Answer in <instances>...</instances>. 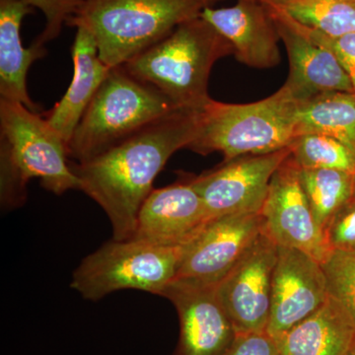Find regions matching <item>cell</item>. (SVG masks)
I'll list each match as a JSON object with an SVG mask.
<instances>
[{
    "label": "cell",
    "mask_w": 355,
    "mask_h": 355,
    "mask_svg": "<svg viewBox=\"0 0 355 355\" xmlns=\"http://www.w3.org/2000/svg\"><path fill=\"white\" fill-rule=\"evenodd\" d=\"M322 266L329 293L347 310L355 326V251H331Z\"/></svg>",
    "instance_id": "cb8c5ba5"
},
{
    "label": "cell",
    "mask_w": 355,
    "mask_h": 355,
    "mask_svg": "<svg viewBox=\"0 0 355 355\" xmlns=\"http://www.w3.org/2000/svg\"><path fill=\"white\" fill-rule=\"evenodd\" d=\"M300 24L331 37L355 33V0H261Z\"/></svg>",
    "instance_id": "44dd1931"
},
{
    "label": "cell",
    "mask_w": 355,
    "mask_h": 355,
    "mask_svg": "<svg viewBox=\"0 0 355 355\" xmlns=\"http://www.w3.org/2000/svg\"><path fill=\"white\" fill-rule=\"evenodd\" d=\"M299 177L313 216L323 231L336 212L354 197V175L331 169H300Z\"/></svg>",
    "instance_id": "7402d4cb"
},
{
    "label": "cell",
    "mask_w": 355,
    "mask_h": 355,
    "mask_svg": "<svg viewBox=\"0 0 355 355\" xmlns=\"http://www.w3.org/2000/svg\"><path fill=\"white\" fill-rule=\"evenodd\" d=\"M33 12L23 0H0V99L22 103L32 111L38 106L27 90V76L33 62L46 55V48L33 42L26 49L21 39V25Z\"/></svg>",
    "instance_id": "ac0fdd59"
},
{
    "label": "cell",
    "mask_w": 355,
    "mask_h": 355,
    "mask_svg": "<svg viewBox=\"0 0 355 355\" xmlns=\"http://www.w3.org/2000/svg\"><path fill=\"white\" fill-rule=\"evenodd\" d=\"M268 7L288 57L289 74L284 86L296 101L333 91L355 93L349 74L334 53L305 36L288 14Z\"/></svg>",
    "instance_id": "5bb4252c"
},
{
    "label": "cell",
    "mask_w": 355,
    "mask_h": 355,
    "mask_svg": "<svg viewBox=\"0 0 355 355\" xmlns=\"http://www.w3.org/2000/svg\"><path fill=\"white\" fill-rule=\"evenodd\" d=\"M31 7H36L43 12L46 25L43 32L35 39V43L46 46V43L57 39L62 26L76 15L81 0H23Z\"/></svg>",
    "instance_id": "d4e9b609"
},
{
    "label": "cell",
    "mask_w": 355,
    "mask_h": 355,
    "mask_svg": "<svg viewBox=\"0 0 355 355\" xmlns=\"http://www.w3.org/2000/svg\"><path fill=\"white\" fill-rule=\"evenodd\" d=\"M289 155L287 147L272 153L240 156L189 179L202 198L209 219L258 214L273 174Z\"/></svg>",
    "instance_id": "ba28073f"
},
{
    "label": "cell",
    "mask_w": 355,
    "mask_h": 355,
    "mask_svg": "<svg viewBox=\"0 0 355 355\" xmlns=\"http://www.w3.org/2000/svg\"><path fill=\"white\" fill-rule=\"evenodd\" d=\"M202 109L178 108L85 162H69L80 191L109 217L114 240L132 238L142 205L171 156L197 137Z\"/></svg>",
    "instance_id": "6da1fadb"
},
{
    "label": "cell",
    "mask_w": 355,
    "mask_h": 355,
    "mask_svg": "<svg viewBox=\"0 0 355 355\" xmlns=\"http://www.w3.org/2000/svg\"><path fill=\"white\" fill-rule=\"evenodd\" d=\"M71 53L73 60L71 83L64 97L46 116L67 146L89 104L111 69L100 58L94 36L85 27H76Z\"/></svg>",
    "instance_id": "e0dca14e"
},
{
    "label": "cell",
    "mask_w": 355,
    "mask_h": 355,
    "mask_svg": "<svg viewBox=\"0 0 355 355\" xmlns=\"http://www.w3.org/2000/svg\"><path fill=\"white\" fill-rule=\"evenodd\" d=\"M181 247H162L130 238L112 240L88 254L70 286L86 300H101L123 289L160 295L176 279Z\"/></svg>",
    "instance_id": "52a82bcc"
},
{
    "label": "cell",
    "mask_w": 355,
    "mask_h": 355,
    "mask_svg": "<svg viewBox=\"0 0 355 355\" xmlns=\"http://www.w3.org/2000/svg\"><path fill=\"white\" fill-rule=\"evenodd\" d=\"M322 133L355 148V93L333 91L299 103L295 137Z\"/></svg>",
    "instance_id": "ffe728a7"
},
{
    "label": "cell",
    "mask_w": 355,
    "mask_h": 355,
    "mask_svg": "<svg viewBox=\"0 0 355 355\" xmlns=\"http://www.w3.org/2000/svg\"><path fill=\"white\" fill-rule=\"evenodd\" d=\"M205 7L207 0H81L67 25L92 33L100 58L112 69L200 17Z\"/></svg>",
    "instance_id": "3957f363"
},
{
    "label": "cell",
    "mask_w": 355,
    "mask_h": 355,
    "mask_svg": "<svg viewBox=\"0 0 355 355\" xmlns=\"http://www.w3.org/2000/svg\"><path fill=\"white\" fill-rule=\"evenodd\" d=\"M229 55H233L232 46L200 16L178 26L123 67L179 108L200 110L211 99L207 88L212 67Z\"/></svg>",
    "instance_id": "7a4b0ae2"
},
{
    "label": "cell",
    "mask_w": 355,
    "mask_h": 355,
    "mask_svg": "<svg viewBox=\"0 0 355 355\" xmlns=\"http://www.w3.org/2000/svg\"><path fill=\"white\" fill-rule=\"evenodd\" d=\"M178 108L123 65L112 67L74 130L69 157L77 163L90 160Z\"/></svg>",
    "instance_id": "8992f818"
},
{
    "label": "cell",
    "mask_w": 355,
    "mask_h": 355,
    "mask_svg": "<svg viewBox=\"0 0 355 355\" xmlns=\"http://www.w3.org/2000/svg\"><path fill=\"white\" fill-rule=\"evenodd\" d=\"M200 17L227 40L241 64L259 69L280 62L279 35L268 7L256 0H237L224 8L205 7Z\"/></svg>",
    "instance_id": "2e32d148"
},
{
    "label": "cell",
    "mask_w": 355,
    "mask_h": 355,
    "mask_svg": "<svg viewBox=\"0 0 355 355\" xmlns=\"http://www.w3.org/2000/svg\"><path fill=\"white\" fill-rule=\"evenodd\" d=\"M277 248L263 231L216 286L217 296L237 335L266 331Z\"/></svg>",
    "instance_id": "30bf717a"
},
{
    "label": "cell",
    "mask_w": 355,
    "mask_h": 355,
    "mask_svg": "<svg viewBox=\"0 0 355 355\" xmlns=\"http://www.w3.org/2000/svg\"><path fill=\"white\" fill-rule=\"evenodd\" d=\"M298 104L284 86L250 104L210 99L202 110L197 137L188 149L202 155L220 153L228 161L287 148L295 137Z\"/></svg>",
    "instance_id": "5b68a950"
},
{
    "label": "cell",
    "mask_w": 355,
    "mask_h": 355,
    "mask_svg": "<svg viewBox=\"0 0 355 355\" xmlns=\"http://www.w3.org/2000/svg\"><path fill=\"white\" fill-rule=\"evenodd\" d=\"M69 158L67 142L46 118L22 103L0 99L2 198L24 200L33 178L55 195L80 191Z\"/></svg>",
    "instance_id": "277c9868"
},
{
    "label": "cell",
    "mask_w": 355,
    "mask_h": 355,
    "mask_svg": "<svg viewBox=\"0 0 355 355\" xmlns=\"http://www.w3.org/2000/svg\"><path fill=\"white\" fill-rule=\"evenodd\" d=\"M263 229L261 212L210 219L182 246L176 279L217 286L241 260Z\"/></svg>",
    "instance_id": "9c48e42d"
},
{
    "label": "cell",
    "mask_w": 355,
    "mask_h": 355,
    "mask_svg": "<svg viewBox=\"0 0 355 355\" xmlns=\"http://www.w3.org/2000/svg\"><path fill=\"white\" fill-rule=\"evenodd\" d=\"M225 355H280L279 342L266 331L238 334Z\"/></svg>",
    "instance_id": "83f0119b"
},
{
    "label": "cell",
    "mask_w": 355,
    "mask_h": 355,
    "mask_svg": "<svg viewBox=\"0 0 355 355\" xmlns=\"http://www.w3.org/2000/svg\"><path fill=\"white\" fill-rule=\"evenodd\" d=\"M291 156L300 169H331L355 172V148L342 140L322 135L302 133L292 140Z\"/></svg>",
    "instance_id": "603a6c76"
},
{
    "label": "cell",
    "mask_w": 355,
    "mask_h": 355,
    "mask_svg": "<svg viewBox=\"0 0 355 355\" xmlns=\"http://www.w3.org/2000/svg\"><path fill=\"white\" fill-rule=\"evenodd\" d=\"M161 296L176 308L180 336L174 355H225L236 331L216 293V286L175 279Z\"/></svg>",
    "instance_id": "4fadbf2b"
},
{
    "label": "cell",
    "mask_w": 355,
    "mask_h": 355,
    "mask_svg": "<svg viewBox=\"0 0 355 355\" xmlns=\"http://www.w3.org/2000/svg\"><path fill=\"white\" fill-rule=\"evenodd\" d=\"M329 252L355 251V196L338 210L324 230Z\"/></svg>",
    "instance_id": "484cf974"
},
{
    "label": "cell",
    "mask_w": 355,
    "mask_h": 355,
    "mask_svg": "<svg viewBox=\"0 0 355 355\" xmlns=\"http://www.w3.org/2000/svg\"><path fill=\"white\" fill-rule=\"evenodd\" d=\"M294 20V19H293ZM298 29L315 43L328 49L338 58L349 74L355 92V33L340 37H331L317 30L311 29L294 20Z\"/></svg>",
    "instance_id": "4316f807"
},
{
    "label": "cell",
    "mask_w": 355,
    "mask_h": 355,
    "mask_svg": "<svg viewBox=\"0 0 355 355\" xmlns=\"http://www.w3.org/2000/svg\"><path fill=\"white\" fill-rule=\"evenodd\" d=\"M261 214L263 231L277 246L300 250L321 263L330 253L291 155L273 174Z\"/></svg>",
    "instance_id": "8fae6325"
},
{
    "label": "cell",
    "mask_w": 355,
    "mask_h": 355,
    "mask_svg": "<svg viewBox=\"0 0 355 355\" xmlns=\"http://www.w3.org/2000/svg\"><path fill=\"white\" fill-rule=\"evenodd\" d=\"M277 342L280 355H345L355 342V326L343 306L329 295Z\"/></svg>",
    "instance_id": "d6986e66"
},
{
    "label": "cell",
    "mask_w": 355,
    "mask_h": 355,
    "mask_svg": "<svg viewBox=\"0 0 355 355\" xmlns=\"http://www.w3.org/2000/svg\"><path fill=\"white\" fill-rule=\"evenodd\" d=\"M218 1H222V0H207V6H209V7H211L212 6H214V4H216V2ZM256 1L261 2V0H256Z\"/></svg>",
    "instance_id": "f1b7e54d"
},
{
    "label": "cell",
    "mask_w": 355,
    "mask_h": 355,
    "mask_svg": "<svg viewBox=\"0 0 355 355\" xmlns=\"http://www.w3.org/2000/svg\"><path fill=\"white\" fill-rule=\"evenodd\" d=\"M354 196H355V172L354 173Z\"/></svg>",
    "instance_id": "4dcf8cb0"
},
{
    "label": "cell",
    "mask_w": 355,
    "mask_h": 355,
    "mask_svg": "<svg viewBox=\"0 0 355 355\" xmlns=\"http://www.w3.org/2000/svg\"><path fill=\"white\" fill-rule=\"evenodd\" d=\"M345 355H355V342L354 345H352V347H350L349 352L345 354Z\"/></svg>",
    "instance_id": "f546056e"
},
{
    "label": "cell",
    "mask_w": 355,
    "mask_h": 355,
    "mask_svg": "<svg viewBox=\"0 0 355 355\" xmlns=\"http://www.w3.org/2000/svg\"><path fill=\"white\" fill-rule=\"evenodd\" d=\"M329 295L321 261L300 250L277 248L266 333L277 340L323 305Z\"/></svg>",
    "instance_id": "7c38bea8"
},
{
    "label": "cell",
    "mask_w": 355,
    "mask_h": 355,
    "mask_svg": "<svg viewBox=\"0 0 355 355\" xmlns=\"http://www.w3.org/2000/svg\"><path fill=\"white\" fill-rule=\"evenodd\" d=\"M210 220L190 179L153 189L142 205L132 238L162 247H181Z\"/></svg>",
    "instance_id": "9a60e30c"
}]
</instances>
